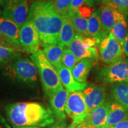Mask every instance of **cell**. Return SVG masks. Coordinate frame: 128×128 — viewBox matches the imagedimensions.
<instances>
[{
  "label": "cell",
  "mask_w": 128,
  "mask_h": 128,
  "mask_svg": "<svg viewBox=\"0 0 128 128\" xmlns=\"http://www.w3.org/2000/svg\"><path fill=\"white\" fill-rule=\"evenodd\" d=\"M85 125H86V121L83 122L80 124H76L72 123L68 128H84Z\"/></svg>",
  "instance_id": "e575fe53"
},
{
  "label": "cell",
  "mask_w": 128,
  "mask_h": 128,
  "mask_svg": "<svg viewBox=\"0 0 128 128\" xmlns=\"http://www.w3.org/2000/svg\"><path fill=\"white\" fill-rule=\"evenodd\" d=\"M56 69L60 82L63 87L65 88L70 92L76 91H82L87 87L88 84L80 83L74 79L71 70L61 65Z\"/></svg>",
  "instance_id": "5bb4252c"
},
{
  "label": "cell",
  "mask_w": 128,
  "mask_h": 128,
  "mask_svg": "<svg viewBox=\"0 0 128 128\" xmlns=\"http://www.w3.org/2000/svg\"><path fill=\"white\" fill-rule=\"evenodd\" d=\"M43 48L46 58L56 68L62 65V57L64 48L58 44H43Z\"/></svg>",
  "instance_id": "44dd1931"
},
{
  "label": "cell",
  "mask_w": 128,
  "mask_h": 128,
  "mask_svg": "<svg viewBox=\"0 0 128 128\" xmlns=\"http://www.w3.org/2000/svg\"><path fill=\"white\" fill-rule=\"evenodd\" d=\"M38 68L27 58L20 56L10 61L3 68V76L18 82L32 84L38 80Z\"/></svg>",
  "instance_id": "277c9868"
},
{
  "label": "cell",
  "mask_w": 128,
  "mask_h": 128,
  "mask_svg": "<svg viewBox=\"0 0 128 128\" xmlns=\"http://www.w3.org/2000/svg\"><path fill=\"white\" fill-rule=\"evenodd\" d=\"M112 128H128V119L118 123V124L112 126Z\"/></svg>",
  "instance_id": "1f68e13d"
},
{
  "label": "cell",
  "mask_w": 128,
  "mask_h": 128,
  "mask_svg": "<svg viewBox=\"0 0 128 128\" xmlns=\"http://www.w3.org/2000/svg\"><path fill=\"white\" fill-rule=\"evenodd\" d=\"M121 45L123 46L128 33V24L125 18L118 21L110 32Z\"/></svg>",
  "instance_id": "603a6c76"
},
{
  "label": "cell",
  "mask_w": 128,
  "mask_h": 128,
  "mask_svg": "<svg viewBox=\"0 0 128 128\" xmlns=\"http://www.w3.org/2000/svg\"><path fill=\"white\" fill-rule=\"evenodd\" d=\"M111 91L115 100L128 112V82H119L113 84Z\"/></svg>",
  "instance_id": "7402d4cb"
},
{
  "label": "cell",
  "mask_w": 128,
  "mask_h": 128,
  "mask_svg": "<svg viewBox=\"0 0 128 128\" xmlns=\"http://www.w3.org/2000/svg\"><path fill=\"white\" fill-rule=\"evenodd\" d=\"M69 94L70 92L63 88L49 97L51 110L58 121H64L66 119L65 106Z\"/></svg>",
  "instance_id": "7c38bea8"
},
{
  "label": "cell",
  "mask_w": 128,
  "mask_h": 128,
  "mask_svg": "<svg viewBox=\"0 0 128 128\" xmlns=\"http://www.w3.org/2000/svg\"><path fill=\"white\" fill-rule=\"evenodd\" d=\"M78 62L79 60L69 48H65L64 49L62 57V64L63 66L72 71Z\"/></svg>",
  "instance_id": "d4e9b609"
},
{
  "label": "cell",
  "mask_w": 128,
  "mask_h": 128,
  "mask_svg": "<svg viewBox=\"0 0 128 128\" xmlns=\"http://www.w3.org/2000/svg\"><path fill=\"white\" fill-rule=\"evenodd\" d=\"M111 2L121 13L125 16L128 15V0H111Z\"/></svg>",
  "instance_id": "f1b7e54d"
},
{
  "label": "cell",
  "mask_w": 128,
  "mask_h": 128,
  "mask_svg": "<svg viewBox=\"0 0 128 128\" xmlns=\"http://www.w3.org/2000/svg\"><path fill=\"white\" fill-rule=\"evenodd\" d=\"M94 6H98L102 2V0H90Z\"/></svg>",
  "instance_id": "8d00e7d4"
},
{
  "label": "cell",
  "mask_w": 128,
  "mask_h": 128,
  "mask_svg": "<svg viewBox=\"0 0 128 128\" xmlns=\"http://www.w3.org/2000/svg\"><path fill=\"white\" fill-rule=\"evenodd\" d=\"M82 92L88 113L105 102L106 90L103 86H88Z\"/></svg>",
  "instance_id": "8fae6325"
},
{
  "label": "cell",
  "mask_w": 128,
  "mask_h": 128,
  "mask_svg": "<svg viewBox=\"0 0 128 128\" xmlns=\"http://www.w3.org/2000/svg\"><path fill=\"white\" fill-rule=\"evenodd\" d=\"M87 32L88 37L95 38L100 42L105 38L101 24L98 9L94 11L88 19Z\"/></svg>",
  "instance_id": "ffe728a7"
},
{
  "label": "cell",
  "mask_w": 128,
  "mask_h": 128,
  "mask_svg": "<svg viewBox=\"0 0 128 128\" xmlns=\"http://www.w3.org/2000/svg\"><path fill=\"white\" fill-rule=\"evenodd\" d=\"M98 52L102 61L108 65L124 60L123 46L110 32L98 44Z\"/></svg>",
  "instance_id": "5b68a950"
},
{
  "label": "cell",
  "mask_w": 128,
  "mask_h": 128,
  "mask_svg": "<svg viewBox=\"0 0 128 128\" xmlns=\"http://www.w3.org/2000/svg\"><path fill=\"white\" fill-rule=\"evenodd\" d=\"M0 46H3V47L10 48H15L12 44L8 42L7 40H6L4 38L0 36Z\"/></svg>",
  "instance_id": "d6a6232c"
},
{
  "label": "cell",
  "mask_w": 128,
  "mask_h": 128,
  "mask_svg": "<svg viewBox=\"0 0 128 128\" xmlns=\"http://www.w3.org/2000/svg\"><path fill=\"white\" fill-rule=\"evenodd\" d=\"M99 10L100 18L105 38L109 34L117 22L125 18L112 2L102 6Z\"/></svg>",
  "instance_id": "30bf717a"
},
{
  "label": "cell",
  "mask_w": 128,
  "mask_h": 128,
  "mask_svg": "<svg viewBox=\"0 0 128 128\" xmlns=\"http://www.w3.org/2000/svg\"><path fill=\"white\" fill-rule=\"evenodd\" d=\"M30 59L38 68L44 91L48 97L63 88L56 69L48 60L44 51L39 50Z\"/></svg>",
  "instance_id": "3957f363"
},
{
  "label": "cell",
  "mask_w": 128,
  "mask_h": 128,
  "mask_svg": "<svg viewBox=\"0 0 128 128\" xmlns=\"http://www.w3.org/2000/svg\"><path fill=\"white\" fill-rule=\"evenodd\" d=\"M28 0H12L5 3L2 16L20 28L28 20Z\"/></svg>",
  "instance_id": "52a82bcc"
},
{
  "label": "cell",
  "mask_w": 128,
  "mask_h": 128,
  "mask_svg": "<svg viewBox=\"0 0 128 128\" xmlns=\"http://www.w3.org/2000/svg\"><path fill=\"white\" fill-rule=\"evenodd\" d=\"M128 119V112L116 101L110 103L106 124L113 126Z\"/></svg>",
  "instance_id": "ac0fdd59"
},
{
  "label": "cell",
  "mask_w": 128,
  "mask_h": 128,
  "mask_svg": "<svg viewBox=\"0 0 128 128\" xmlns=\"http://www.w3.org/2000/svg\"><path fill=\"white\" fill-rule=\"evenodd\" d=\"M17 128H40L39 127H18Z\"/></svg>",
  "instance_id": "b9f144b4"
},
{
  "label": "cell",
  "mask_w": 128,
  "mask_h": 128,
  "mask_svg": "<svg viewBox=\"0 0 128 128\" xmlns=\"http://www.w3.org/2000/svg\"><path fill=\"white\" fill-rule=\"evenodd\" d=\"M19 41L21 48L29 54H34L39 50L40 45L39 33L34 24L27 22L20 28Z\"/></svg>",
  "instance_id": "9c48e42d"
},
{
  "label": "cell",
  "mask_w": 128,
  "mask_h": 128,
  "mask_svg": "<svg viewBox=\"0 0 128 128\" xmlns=\"http://www.w3.org/2000/svg\"><path fill=\"white\" fill-rule=\"evenodd\" d=\"M110 103L111 102H105L102 105L89 112L86 121L98 128L104 125L109 110Z\"/></svg>",
  "instance_id": "2e32d148"
},
{
  "label": "cell",
  "mask_w": 128,
  "mask_h": 128,
  "mask_svg": "<svg viewBox=\"0 0 128 128\" xmlns=\"http://www.w3.org/2000/svg\"><path fill=\"white\" fill-rule=\"evenodd\" d=\"M102 2L103 3V4H108V3L111 2V0H102Z\"/></svg>",
  "instance_id": "f35d334b"
},
{
  "label": "cell",
  "mask_w": 128,
  "mask_h": 128,
  "mask_svg": "<svg viewBox=\"0 0 128 128\" xmlns=\"http://www.w3.org/2000/svg\"><path fill=\"white\" fill-rule=\"evenodd\" d=\"M84 128H98L94 125H92V124H90L88 123H87V122L86 121V125H85Z\"/></svg>",
  "instance_id": "74e56055"
},
{
  "label": "cell",
  "mask_w": 128,
  "mask_h": 128,
  "mask_svg": "<svg viewBox=\"0 0 128 128\" xmlns=\"http://www.w3.org/2000/svg\"><path fill=\"white\" fill-rule=\"evenodd\" d=\"M99 78L104 83L128 82V60H123L109 64L100 71Z\"/></svg>",
  "instance_id": "ba28073f"
},
{
  "label": "cell",
  "mask_w": 128,
  "mask_h": 128,
  "mask_svg": "<svg viewBox=\"0 0 128 128\" xmlns=\"http://www.w3.org/2000/svg\"><path fill=\"white\" fill-rule=\"evenodd\" d=\"M70 17L76 34L80 35L82 38L88 37L87 32L88 19L82 17L79 14H76Z\"/></svg>",
  "instance_id": "cb8c5ba5"
},
{
  "label": "cell",
  "mask_w": 128,
  "mask_h": 128,
  "mask_svg": "<svg viewBox=\"0 0 128 128\" xmlns=\"http://www.w3.org/2000/svg\"><path fill=\"white\" fill-rule=\"evenodd\" d=\"M16 48L0 46V59L10 62L16 58L20 56V54L16 51Z\"/></svg>",
  "instance_id": "4316f807"
},
{
  "label": "cell",
  "mask_w": 128,
  "mask_h": 128,
  "mask_svg": "<svg viewBox=\"0 0 128 128\" xmlns=\"http://www.w3.org/2000/svg\"><path fill=\"white\" fill-rule=\"evenodd\" d=\"M50 128H68V124L66 122L64 121H58L56 120L52 124Z\"/></svg>",
  "instance_id": "4dcf8cb0"
},
{
  "label": "cell",
  "mask_w": 128,
  "mask_h": 128,
  "mask_svg": "<svg viewBox=\"0 0 128 128\" xmlns=\"http://www.w3.org/2000/svg\"><path fill=\"white\" fill-rule=\"evenodd\" d=\"M0 6H5V1H4V0H0Z\"/></svg>",
  "instance_id": "ab89813d"
},
{
  "label": "cell",
  "mask_w": 128,
  "mask_h": 128,
  "mask_svg": "<svg viewBox=\"0 0 128 128\" xmlns=\"http://www.w3.org/2000/svg\"><path fill=\"white\" fill-rule=\"evenodd\" d=\"M10 122L18 127L44 128L56 121L51 109L35 102H20L8 104L5 108Z\"/></svg>",
  "instance_id": "7a4b0ae2"
},
{
  "label": "cell",
  "mask_w": 128,
  "mask_h": 128,
  "mask_svg": "<svg viewBox=\"0 0 128 128\" xmlns=\"http://www.w3.org/2000/svg\"><path fill=\"white\" fill-rule=\"evenodd\" d=\"M100 128H112V126H108V125H107V124H104V125L102 126V127Z\"/></svg>",
  "instance_id": "60d3db41"
},
{
  "label": "cell",
  "mask_w": 128,
  "mask_h": 128,
  "mask_svg": "<svg viewBox=\"0 0 128 128\" xmlns=\"http://www.w3.org/2000/svg\"><path fill=\"white\" fill-rule=\"evenodd\" d=\"M20 28L14 22L0 17V36L15 48H21L19 41Z\"/></svg>",
  "instance_id": "4fadbf2b"
},
{
  "label": "cell",
  "mask_w": 128,
  "mask_h": 128,
  "mask_svg": "<svg viewBox=\"0 0 128 128\" xmlns=\"http://www.w3.org/2000/svg\"><path fill=\"white\" fill-rule=\"evenodd\" d=\"M100 42L97 39L90 37H86L83 38L82 44L84 47L87 49H90L92 48H94L96 45H98Z\"/></svg>",
  "instance_id": "f546056e"
},
{
  "label": "cell",
  "mask_w": 128,
  "mask_h": 128,
  "mask_svg": "<svg viewBox=\"0 0 128 128\" xmlns=\"http://www.w3.org/2000/svg\"><path fill=\"white\" fill-rule=\"evenodd\" d=\"M82 40V37L76 34L74 39L69 46V49L72 52L79 61L84 58H97L98 55L97 49L94 47L87 49L83 45Z\"/></svg>",
  "instance_id": "9a60e30c"
},
{
  "label": "cell",
  "mask_w": 128,
  "mask_h": 128,
  "mask_svg": "<svg viewBox=\"0 0 128 128\" xmlns=\"http://www.w3.org/2000/svg\"><path fill=\"white\" fill-rule=\"evenodd\" d=\"M123 49H124V55L128 58V33L125 40H124V45H123Z\"/></svg>",
  "instance_id": "836d02e7"
},
{
  "label": "cell",
  "mask_w": 128,
  "mask_h": 128,
  "mask_svg": "<svg viewBox=\"0 0 128 128\" xmlns=\"http://www.w3.org/2000/svg\"><path fill=\"white\" fill-rule=\"evenodd\" d=\"M85 4L90 7H94L95 6L90 0H72L68 15L70 17H72L78 14V8Z\"/></svg>",
  "instance_id": "83f0119b"
},
{
  "label": "cell",
  "mask_w": 128,
  "mask_h": 128,
  "mask_svg": "<svg viewBox=\"0 0 128 128\" xmlns=\"http://www.w3.org/2000/svg\"><path fill=\"white\" fill-rule=\"evenodd\" d=\"M63 24L59 35L58 44L61 47H69L76 36V30L68 15L62 16Z\"/></svg>",
  "instance_id": "e0dca14e"
},
{
  "label": "cell",
  "mask_w": 128,
  "mask_h": 128,
  "mask_svg": "<svg viewBox=\"0 0 128 128\" xmlns=\"http://www.w3.org/2000/svg\"><path fill=\"white\" fill-rule=\"evenodd\" d=\"M65 113L72 120V123L80 124L86 121L88 112L82 91L70 92L65 106Z\"/></svg>",
  "instance_id": "8992f818"
},
{
  "label": "cell",
  "mask_w": 128,
  "mask_h": 128,
  "mask_svg": "<svg viewBox=\"0 0 128 128\" xmlns=\"http://www.w3.org/2000/svg\"><path fill=\"white\" fill-rule=\"evenodd\" d=\"M8 61H6V60H1V59H0V68H4V67L8 64Z\"/></svg>",
  "instance_id": "d590c367"
},
{
  "label": "cell",
  "mask_w": 128,
  "mask_h": 128,
  "mask_svg": "<svg viewBox=\"0 0 128 128\" xmlns=\"http://www.w3.org/2000/svg\"><path fill=\"white\" fill-rule=\"evenodd\" d=\"M2 12H1V9H0V17H1V15H2Z\"/></svg>",
  "instance_id": "ee69618b"
},
{
  "label": "cell",
  "mask_w": 128,
  "mask_h": 128,
  "mask_svg": "<svg viewBox=\"0 0 128 128\" xmlns=\"http://www.w3.org/2000/svg\"><path fill=\"white\" fill-rule=\"evenodd\" d=\"M94 59L84 58L80 60L72 70V74L76 81L86 83L90 71L93 65Z\"/></svg>",
  "instance_id": "d6986e66"
},
{
  "label": "cell",
  "mask_w": 128,
  "mask_h": 128,
  "mask_svg": "<svg viewBox=\"0 0 128 128\" xmlns=\"http://www.w3.org/2000/svg\"><path fill=\"white\" fill-rule=\"evenodd\" d=\"M71 1L72 0H54L53 1L54 8L56 12L61 16L68 15Z\"/></svg>",
  "instance_id": "484cf974"
},
{
  "label": "cell",
  "mask_w": 128,
  "mask_h": 128,
  "mask_svg": "<svg viewBox=\"0 0 128 128\" xmlns=\"http://www.w3.org/2000/svg\"><path fill=\"white\" fill-rule=\"evenodd\" d=\"M4 1H5V3H6L7 2H8V1H12V0H4Z\"/></svg>",
  "instance_id": "7bdbcfd3"
},
{
  "label": "cell",
  "mask_w": 128,
  "mask_h": 128,
  "mask_svg": "<svg viewBox=\"0 0 128 128\" xmlns=\"http://www.w3.org/2000/svg\"><path fill=\"white\" fill-rule=\"evenodd\" d=\"M28 20L34 24L43 44H58L63 20L62 16L56 12L52 0H40L32 3Z\"/></svg>",
  "instance_id": "6da1fadb"
}]
</instances>
